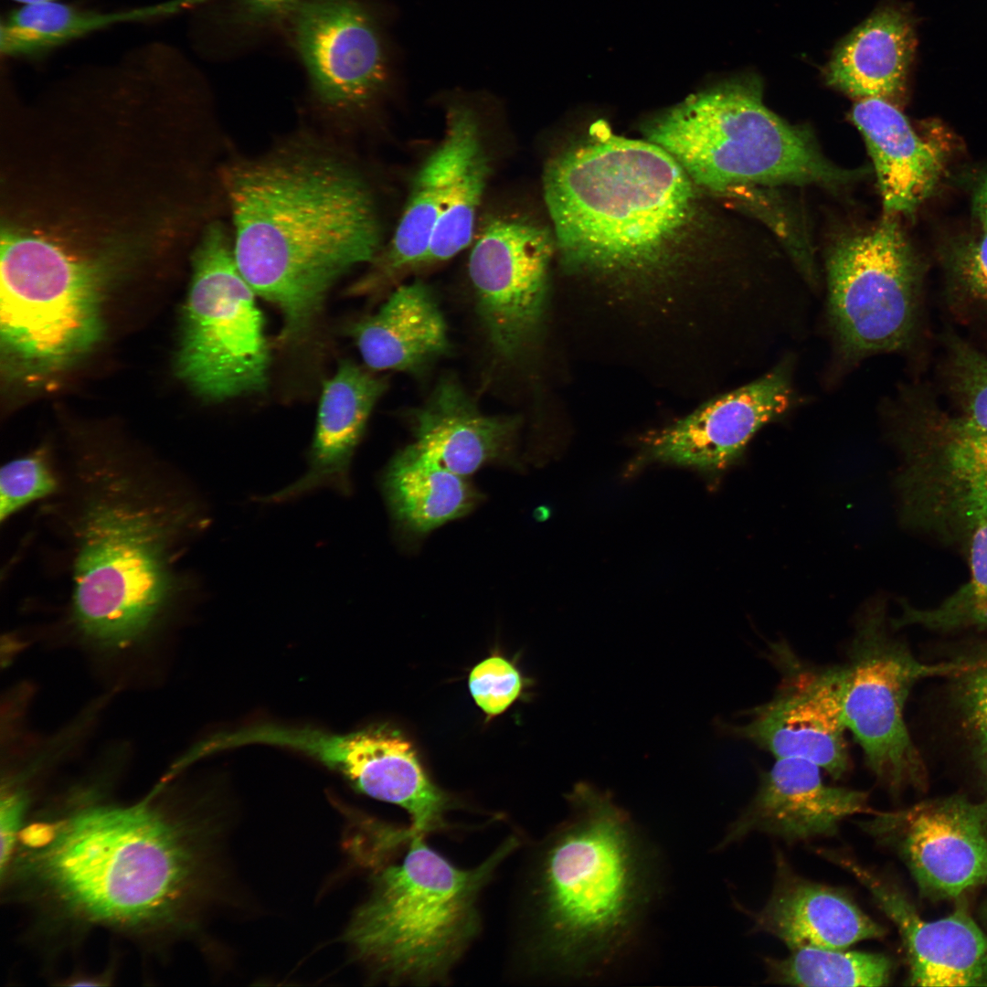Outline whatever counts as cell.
Instances as JSON below:
<instances>
[{"label": "cell", "mask_w": 987, "mask_h": 987, "mask_svg": "<svg viewBox=\"0 0 987 987\" xmlns=\"http://www.w3.org/2000/svg\"><path fill=\"white\" fill-rule=\"evenodd\" d=\"M99 489L77 525L73 616L90 641L122 649L149 631L175 592L173 537L196 513L191 503L156 505L117 476Z\"/></svg>", "instance_id": "8992f818"}, {"label": "cell", "mask_w": 987, "mask_h": 987, "mask_svg": "<svg viewBox=\"0 0 987 987\" xmlns=\"http://www.w3.org/2000/svg\"><path fill=\"white\" fill-rule=\"evenodd\" d=\"M381 488L394 519L416 534L465 515L479 500L466 477L443 467L413 443L389 462Z\"/></svg>", "instance_id": "f1b7e54d"}, {"label": "cell", "mask_w": 987, "mask_h": 987, "mask_svg": "<svg viewBox=\"0 0 987 987\" xmlns=\"http://www.w3.org/2000/svg\"><path fill=\"white\" fill-rule=\"evenodd\" d=\"M555 247L547 228L519 216L490 217L474 236L468 271L477 312L504 358L519 356L539 330Z\"/></svg>", "instance_id": "5bb4252c"}, {"label": "cell", "mask_w": 987, "mask_h": 987, "mask_svg": "<svg viewBox=\"0 0 987 987\" xmlns=\"http://www.w3.org/2000/svg\"><path fill=\"white\" fill-rule=\"evenodd\" d=\"M753 920L754 929L780 939L791 950L805 947L845 950L860 940L885 935L884 928L845 892L799 876L780 854H777L770 897Z\"/></svg>", "instance_id": "7402d4cb"}, {"label": "cell", "mask_w": 987, "mask_h": 987, "mask_svg": "<svg viewBox=\"0 0 987 987\" xmlns=\"http://www.w3.org/2000/svg\"><path fill=\"white\" fill-rule=\"evenodd\" d=\"M521 845L510 834L462 868L412 834L399 862L374 876L345 939L371 976L392 985L446 984L482 929L480 899Z\"/></svg>", "instance_id": "5b68a950"}, {"label": "cell", "mask_w": 987, "mask_h": 987, "mask_svg": "<svg viewBox=\"0 0 987 987\" xmlns=\"http://www.w3.org/2000/svg\"><path fill=\"white\" fill-rule=\"evenodd\" d=\"M468 111L463 104L450 109L444 137L415 175L387 250L374 260L372 271L354 285L353 292H369L398 273L424 264L458 157Z\"/></svg>", "instance_id": "83f0119b"}, {"label": "cell", "mask_w": 987, "mask_h": 987, "mask_svg": "<svg viewBox=\"0 0 987 987\" xmlns=\"http://www.w3.org/2000/svg\"><path fill=\"white\" fill-rule=\"evenodd\" d=\"M16 845L8 871L36 899L71 922L138 936L174 929L198 877L191 825L146 799L36 819Z\"/></svg>", "instance_id": "3957f363"}, {"label": "cell", "mask_w": 987, "mask_h": 987, "mask_svg": "<svg viewBox=\"0 0 987 987\" xmlns=\"http://www.w3.org/2000/svg\"><path fill=\"white\" fill-rule=\"evenodd\" d=\"M293 48L314 97L353 112L387 87L392 52L382 21L365 0H307L290 19Z\"/></svg>", "instance_id": "9a60e30c"}, {"label": "cell", "mask_w": 987, "mask_h": 987, "mask_svg": "<svg viewBox=\"0 0 987 987\" xmlns=\"http://www.w3.org/2000/svg\"><path fill=\"white\" fill-rule=\"evenodd\" d=\"M820 853L850 872L896 925L907 951L908 984L987 986V934L965 906L945 918L925 920L889 879L843 852Z\"/></svg>", "instance_id": "d6986e66"}, {"label": "cell", "mask_w": 987, "mask_h": 987, "mask_svg": "<svg viewBox=\"0 0 987 987\" xmlns=\"http://www.w3.org/2000/svg\"><path fill=\"white\" fill-rule=\"evenodd\" d=\"M982 917L984 919V921L987 922V901L984 903V905L982 907Z\"/></svg>", "instance_id": "60d3db41"}, {"label": "cell", "mask_w": 987, "mask_h": 987, "mask_svg": "<svg viewBox=\"0 0 987 987\" xmlns=\"http://www.w3.org/2000/svg\"><path fill=\"white\" fill-rule=\"evenodd\" d=\"M412 442L448 470L467 477L512 453L517 419L479 410L461 386L444 379L413 415Z\"/></svg>", "instance_id": "603a6c76"}, {"label": "cell", "mask_w": 987, "mask_h": 987, "mask_svg": "<svg viewBox=\"0 0 987 987\" xmlns=\"http://www.w3.org/2000/svg\"><path fill=\"white\" fill-rule=\"evenodd\" d=\"M974 207L983 228H987V177L980 184L977 189Z\"/></svg>", "instance_id": "f35d334b"}, {"label": "cell", "mask_w": 987, "mask_h": 987, "mask_svg": "<svg viewBox=\"0 0 987 987\" xmlns=\"http://www.w3.org/2000/svg\"><path fill=\"white\" fill-rule=\"evenodd\" d=\"M787 659L771 699L746 712L739 725L717 720L724 735L748 740L776 759L810 760L833 779L850 769L844 714V665H803Z\"/></svg>", "instance_id": "e0dca14e"}, {"label": "cell", "mask_w": 987, "mask_h": 987, "mask_svg": "<svg viewBox=\"0 0 987 987\" xmlns=\"http://www.w3.org/2000/svg\"><path fill=\"white\" fill-rule=\"evenodd\" d=\"M827 313L842 357L857 362L898 351L913 336L919 277L913 250L887 215L829 249Z\"/></svg>", "instance_id": "8fae6325"}, {"label": "cell", "mask_w": 987, "mask_h": 987, "mask_svg": "<svg viewBox=\"0 0 987 987\" xmlns=\"http://www.w3.org/2000/svg\"><path fill=\"white\" fill-rule=\"evenodd\" d=\"M900 440L905 517L941 528L968 527L987 515V429L936 408H911Z\"/></svg>", "instance_id": "4fadbf2b"}, {"label": "cell", "mask_w": 987, "mask_h": 987, "mask_svg": "<svg viewBox=\"0 0 987 987\" xmlns=\"http://www.w3.org/2000/svg\"><path fill=\"white\" fill-rule=\"evenodd\" d=\"M948 344L949 387L959 415L987 429V356L957 338Z\"/></svg>", "instance_id": "836d02e7"}, {"label": "cell", "mask_w": 987, "mask_h": 987, "mask_svg": "<svg viewBox=\"0 0 987 987\" xmlns=\"http://www.w3.org/2000/svg\"><path fill=\"white\" fill-rule=\"evenodd\" d=\"M646 137L669 153L696 186L716 193L748 185L834 188L863 175L835 165L810 132L770 111L754 77L690 95L653 120Z\"/></svg>", "instance_id": "52a82bcc"}, {"label": "cell", "mask_w": 987, "mask_h": 987, "mask_svg": "<svg viewBox=\"0 0 987 987\" xmlns=\"http://www.w3.org/2000/svg\"><path fill=\"white\" fill-rule=\"evenodd\" d=\"M266 739L336 771L359 792L400 807L413 834L427 836L451 827L447 814L456 808L455 799L430 779L410 740L387 724L334 733L272 723Z\"/></svg>", "instance_id": "7c38bea8"}, {"label": "cell", "mask_w": 987, "mask_h": 987, "mask_svg": "<svg viewBox=\"0 0 987 987\" xmlns=\"http://www.w3.org/2000/svg\"><path fill=\"white\" fill-rule=\"evenodd\" d=\"M255 293L225 228L208 225L193 255L177 359L181 377L198 395L225 400L266 387L270 351Z\"/></svg>", "instance_id": "9c48e42d"}, {"label": "cell", "mask_w": 987, "mask_h": 987, "mask_svg": "<svg viewBox=\"0 0 987 987\" xmlns=\"http://www.w3.org/2000/svg\"><path fill=\"white\" fill-rule=\"evenodd\" d=\"M159 15L157 6L122 13L83 11L58 1L23 5L4 21L11 49L21 57L48 51L118 22Z\"/></svg>", "instance_id": "1f68e13d"}, {"label": "cell", "mask_w": 987, "mask_h": 987, "mask_svg": "<svg viewBox=\"0 0 987 987\" xmlns=\"http://www.w3.org/2000/svg\"><path fill=\"white\" fill-rule=\"evenodd\" d=\"M570 812L533 846L515 892L511 963L585 977L631 944L657 889L654 857L608 791L578 782Z\"/></svg>", "instance_id": "6da1fadb"}, {"label": "cell", "mask_w": 987, "mask_h": 987, "mask_svg": "<svg viewBox=\"0 0 987 987\" xmlns=\"http://www.w3.org/2000/svg\"><path fill=\"white\" fill-rule=\"evenodd\" d=\"M56 489L55 475L42 456L34 454L9 462L0 472V520Z\"/></svg>", "instance_id": "d590c367"}, {"label": "cell", "mask_w": 987, "mask_h": 987, "mask_svg": "<svg viewBox=\"0 0 987 987\" xmlns=\"http://www.w3.org/2000/svg\"><path fill=\"white\" fill-rule=\"evenodd\" d=\"M350 334L372 370L418 373L450 347L436 298L419 281L398 287L376 313L353 324Z\"/></svg>", "instance_id": "d4e9b609"}, {"label": "cell", "mask_w": 987, "mask_h": 987, "mask_svg": "<svg viewBox=\"0 0 987 987\" xmlns=\"http://www.w3.org/2000/svg\"><path fill=\"white\" fill-rule=\"evenodd\" d=\"M952 663L936 677L937 718L942 743L978 779L987 799V631L943 644Z\"/></svg>", "instance_id": "4316f807"}, {"label": "cell", "mask_w": 987, "mask_h": 987, "mask_svg": "<svg viewBox=\"0 0 987 987\" xmlns=\"http://www.w3.org/2000/svg\"><path fill=\"white\" fill-rule=\"evenodd\" d=\"M386 388L384 379L351 361H343L323 387L306 472L286 487L256 496L254 501L265 504L288 503L320 489L349 496L353 491V457L369 416Z\"/></svg>", "instance_id": "44dd1931"}, {"label": "cell", "mask_w": 987, "mask_h": 987, "mask_svg": "<svg viewBox=\"0 0 987 987\" xmlns=\"http://www.w3.org/2000/svg\"><path fill=\"white\" fill-rule=\"evenodd\" d=\"M479 123L469 108L458 157L424 263L445 261L472 243L477 212L490 175Z\"/></svg>", "instance_id": "f546056e"}, {"label": "cell", "mask_w": 987, "mask_h": 987, "mask_svg": "<svg viewBox=\"0 0 987 987\" xmlns=\"http://www.w3.org/2000/svg\"><path fill=\"white\" fill-rule=\"evenodd\" d=\"M468 685L475 704L488 718H493L521 696L526 680L511 660L493 654L472 667Z\"/></svg>", "instance_id": "e575fe53"}, {"label": "cell", "mask_w": 987, "mask_h": 987, "mask_svg": "<svg viewBox=\"0 0 987 987\" xmlns=\"http://www.w3.org/2000/svg\"><path fill=\"white\" fill-rule=\"evenodd\" d=\"M776 759L761 776L753 800L729 826L718 847L752 832L788 843L832 836L843 820L876 812L869 805L867 792L824 784L817 764L798 758Z\"/></svg>", "instance_id": "ffe728a7"}, {"label": "cell", "mask_w": 987, "mask_h": 987, "mask_svg": "<svg viewBox=\"0 0 987 987\" xmlns=\"http://www.w3.org/2000/svg\"><path fill=\"white\" fill-rule=\"evenodd\" d=\"M886 617L882 602L860 614L844 664V714L867 767L891 793L924 791L929 770L905 720L907 698L922 680L945 674L950 660L917 657Z\"/></svg>", "instance_id": "30bf717a"}, {"label": "cell", "mask_w": 987, "mask_h": 987, "mask_svg": "<svg viewBox=\"0 0 987 987\" xmlns=\"http://www.w3.org/2000/svg\"><path fill=\"white\" fill-rule=\"evenodd\" d=\"M966 534L968 579L936 606L919 609L904 603L900 617L891 620L896 629L915 625L941 634L987 631V515L975 520Z\"/></svg>", "instance_id": "4dcf8cb0"}, {"label": "cell", "mask_w": 987, "mask_h": 987, "mask_svg": "<svg viewBox=\"0 0 987 987\" xmlns=\"http://www.w3.org/2000/svg\"><path fill=\"white\" fill-rule=\"evenodd\" d=\"M695 187L661 146L600 122L555 154L543 173L563 262L606 272L644 270L667 259L695 216Z\"/></svg>", "instance_id": "277c9868"}, {"label": "cell", "mask_w": 987, "mask_h": 987, "mask_svg": "<svg viewBox=\"0 0 987 987\" xmlns=\"http://www.w3.org/2000/svg\"><path fill=\"white\" fill-rule=\"evenodd\" d=\"M769 980L799 986H884L892 962L883 954L805 947L766 959Z\"/></svg>", "instance_id": "d6a6232c"}, {"label": "cell", "mask_w": 987, "mask_h": 987, "mask_svg": "<svg viewBox=\"0 0 987 987\" xmlns=\"http://www.w3.org/2000/svg\"><path fill=\"white\" fill-rule=\"evenodd\" d=\"M851 116L873 160L886 215L913 212L940 178L942 152L920 138L887 100H858Z\"/></svg>", "instance_id": "cb8c5ba5"}, {"label": "cell", "mask_w": 987, "mask_h": 987, "mask_svg": "<svg viewBox=\"0 0 987 987\" xmlns=\"http://www.w3.org/2000/svg\"><path fill=\"white\" fill-rule=\"evenodd\" d=\"M915 48L910 16L899 8L883 7L836 48L824 72L826 82L858 100L890 101L904 88Z\"/></svg>", "instance_id": "484cf974"}, {"label": "cell", "mask_w": 987, "mask_h": 987, "mask_svg": "<svg viewBox=\"0 0 987 987\" xmlns=\"http://www.w3.org/2000/svg\"><path fill=\"white\" fill-rule=\"evenodd\" d=\"M1 342L32 369L65 365L101 331L98 269L31 228L1 232Z\"/></svg>", "instance_id": "ba28073f"}, {"label": "cell", "mask_w": 987, "mask_h": 987, "mask_svg": "<svg viewBox=\"0 0 987 987\" xmlns=\"http://www.w3.org/2000/svg\"><path fill=\"white\" fill-rule=\"evenodd\" d=\"M222 178L238 268L256 294L280 309V343L297 341L334 282L377 256L371 190L343 159L312 148L236 162Z\"/></svg>", "instance_id": "7a4b0ae2"}, {"label": "cell", "mask_w": 987, "mask_h": 987, "mask_svg": "<svg viewBox=\"0 0 987 987\" xmlns=\"http://www.w3.org/2000/svg\"><path fill=\"white\" fill-rule=\"evenodd\" d=\"M948 265L960 294L987 308V228L980 237L954 248Z\"/></svg>", "instance_id": "8d00e7d4"}, {"label": "cell", "mask_w": 987, "mask_h": 987, "mask_svg": "<svg viewBox=\"0 0 987 987\" xmlns=\"http://www.w3.org/2000/svg\"><path fill=\"white\" fill-rule=\"evenodd\" d=\"M307 0H236L239 16L247 24L272 25L290 20Z\"/></svg>", "instance_id": "74e56055"}, {"label": "cell", "mask_w": 987, "mask_h": 987, "mask_svg": "<svg viewBox=\"0 0 987 987\" xmlns=\"http://www.w3.org/2000/svg\"><path fill=\"white\" fill-rule=\"evenodd\" d=\"M792 359L716 397L645 439L643 461L716 472L736 462L753 436L793 405Z\"/></svg>", "instance_id": "ac0fdd59"}, {"label": "cell", "mask_w": 987, "mask_h": 987, "mask_svg": "<svg viewBox=\"0 0 987 987\" xmlns=\"http://www.w3.org/2000/svg\"><path fill=\"white\" fill-rule=\"evenodd\" d=\"M873 816L860 826L897 851L924 896L957 898L987 882V799L955 794Z\"/></svg>", "instance_id": "2e32d148"}, {"label": "cell", "mask_w": 987, "mask_h": 987, "mask_svg": "<svg viewBox=\"0 0 987 987\" xmlns=\"http://www.w3.org/2000/svg\"><path fill=\"white\" fill-rule=\"evenodd\" d=\"M12 1H14L16 3H18L23 6V5H37V4L47 3V2H52V1H57V0H12Z\"/></svg>", "instance_id": "ab89813d"}]
</instances>
